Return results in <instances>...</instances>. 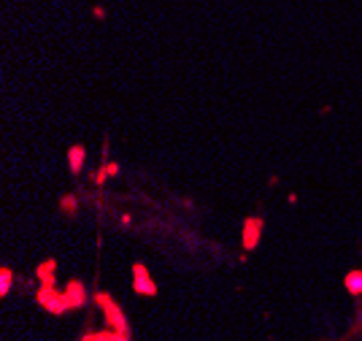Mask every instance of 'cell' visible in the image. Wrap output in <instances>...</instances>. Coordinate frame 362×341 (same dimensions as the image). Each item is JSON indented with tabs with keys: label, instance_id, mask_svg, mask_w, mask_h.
I'll return each instance as SVG.
<instances>
[{
	"label": "cell",
	"instance_id": "1",
	"mask_svg": "<svg viewBox=\"0 0 362 341\" xmlns=\"http://www.w3.org/2000/svg\"><path fill=\"white\" fill-rule=\"evenodd\" d=\"M133 282H135L133 287H135V293H138V295H154V293H157V287H154L152 277H149L146 265H141V263L133 265Z\"/></svg>",
	"mask_w": 362,
	"mask_h": 341
},
{
	"label": "cell",
	"instance_id": "2",
	"mask_svg": "<svg viewBox=\"0 0 362 341\" xmlns=\"http://www.w3.org/2000/svg\"><path fill=\"white\" fill-rule=\"evenodd\" d=\"M260 233H262V219L260 217H249L246 219V228H243V247L246 249H254L260 244Z\"/></svg>",
	"mask_w": 362,
	"mask_h": 341
},
{
	"label": "cell",
	"instance_id": "3",
	"mask_svg": "<svg viewBox=\"0 0 362 341\" xmlns=\"http://www.w3.org/2000/svg\"><path fill=\"white\" fill-rule=\"evenodd\" d=\"M98 303H105V314H108V322L111 325H117L119 330H127V322H124V317L119 314V309H117V303H114L111 298L105 293H98Z\"/></svg>",
	"mask_w": 362,
	"mask_h": 341
},
{
	"label": "cell",
	"instance_id": "4",
	"mask_svg": "<svg viewBox=\"0 0 362 341\" xmlns=\"http://www.w3.org/2000/svg\"><path fill=\"white\" fill-rule=\"evenodd\" d=\"M346 290H349L351 295H362V271H349L343 279Z\"/></svg>",
	"mask_w": 362,
	"mask_h": 341
},
{
	"label": "cell",
	"instance_id": "5",
	"mask_svg": "<svg viewBox=\"0 0 362 341\" xmlns=\"http://www.w3.org/2000/svg\"><path fill=\"white\" fill-rule=\"evenodd\" d=\"M81 165H84V149L81 147H73V149H70V170H73V173H79V170H81Z\"/></svg>",
	"mask_w": 362,
	"mask_h": 341
},
{
	"label": "cell",
	"instance_id": "6",
	"mask_svg": "<svg viewBox=\"0 0 362 341\" xmlns=\"http://www.w3.org/2000/svg\"><path fill=\"white\" fill-rule=\"evenodd\" d=\"M8 290H11V271H8V268H3V284H0V293L6 295Z\"/></svg>",
	"mask_w": 362,
	"mask_h": 341
},
{
	"label": "cell",
	"instance_id": "7",
	"mask_svg": "<svg viewBox=\"0 0 362 341\" xmlns=\"http://www.w3.org/2000/svg\"><path fill=\"white\" fill-rule=\"evenodd\" d=\"M62 209H65V212H73V209H76V203H73L70 198H65L62 200Z\"/></svg>",
	"mask_w": 362,
	"mask_h": 341
}]
</instances>
